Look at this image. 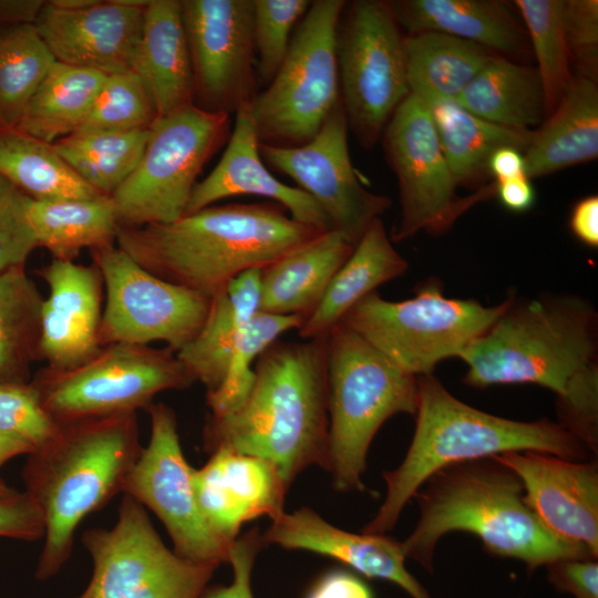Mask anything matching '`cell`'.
<instances>
[{"label":"cell","instance_id":"6da1fadb","mask_svg":"<svg viewBox=\"0 0 598 598\" xmlns=\"http://www.w3.org/2000/svg\"><path fill=\"white\" fill-rule=\"evenodd\" d=\"M243 402L209 414L204 450L226 448L272 463L290 486L305 468L326 470L328 455L327 336L275 341L257 359Z\"/></svg>","mask_w":598,"mask_h":598},{"label":"cell","instance_id":"7a4b0ae2","mask_svg":"<svg viewBox=\"0 0 598 598\" xmlns=\"http://www.w3.org/2000/svg\"><path fill=\"white\" fill-rule=\"evenodd\" d=\"M324 233L265 200L210 205L167 224L118 227L115 243L145 270L212 298L249 269H261Z\"/></svg>","mask_w":598,"mask_h":598},{"label":"cell","instance_id":"3957f363","mask_svg":"<svg viewBox=\"0 0 598 598\" xmlns=\"http://www.w3.org/2000/svg\"><path fill=\"white\" fill-rule=\"evenodd\" d=\"M420 518L402 543L406 558L433 571L437 542L450 532L472 533L494 555L533 570L560 559H597L589 549L550 533L527 506L519 477L494 456L451 464L417 489Z\"/></svg>","mask_w":598,"mask_h":598},{"label":"cell","instance_id":"277c9868","mask_svg":"<svg viewBox=\"0 0 598 598\" xmlns=\"http://www.w3.org/2000/svg\"><path fill=\"white\" fill-rule=\"evenodd\" d=\"M597 313L576 296L514 298L506 310L457 358L474 388L534 383L574 406L598 392Z\"/></svg>","mask_w":598,"mask_h":598},{"label":"cell","instance_id":"5b68a950","mask_svg":"<svg viewBox=\"0 0 598 598\" xmlns=\"http://www.w3.org/2000/svg\"><path fill=\"white\" fill-rule=\"evenodd\" d=\"M142 448L136 413H123L61 423L48 443L29 454L24 492L44 522L38 579L60 571L81 522L123 493Z\"/></svg>","mask_w":598,"mask_h":598},{"label":"cell","instance_id":"8992f818","mask_svg":"<svg viewBox=\"0 0 598 598\" xmlns=\"http://www.w3.org/2000/svg\"><path fill=\"white\" fill-rule=\"evenodd\" d=\"M417 389L411 445L402 463L383 473L385 498L362 533L391 530L424 482L451 464L506 452L534 451L571 461L590 454L557 422H522L480 411L457 400L433 374L417 377Z\"/></svg>","mask_w":598,"mask_h":598},{"label":"cell","instance_id":"52a82bcc","mask_svg":"<svg viewBox=\"0 0 598 598\" xmlns=\"http://www.w3.org/2000/svg\"><path fill=\"white\" fill-rule=\"evenodd\" d=\"M327 378L326 470L337 491H363L367 453L378 430L395 414L415 415L417 377L338 323L327 334Z\"/></svg>","mask_w":598,"mask_h":598},{"label":"cell","instance_id":"ba28073f","mask_svg":"<svg viewBox=\"0 0 598 598\" xmlns=\"http://www.w3.org/2000/svg\"><path fill=\"white\" fill-rule=\"evenodd\" d=\"M514 297L486 307L474 299L445 297L436 281L402 301L373 291L340 321L403 371L430 375L442 360L458 357L506 310Z\"/></svg>","mask_w":598,"mask_h":598},{"label":"cell","instance_id":"9c48e42d","mask_svg":"<svg viewBox=\"0 0 598 598\" xmlns=\"http://www.w3.org/2000/svg\"><path fill=\"white\" fill-rule=\"evenodd\" d=\"M346 4L311 1L272 81L250 102L260 144L308 143L341 99L337 29Z\"/></svg>","mask_w":598,"mask_h":598},{"label":"cell","instance_id":"30bf717a","mask_svg":"<svg viewBox=\"0 0 598 598\" xmlns=\"http://www.w3.org/2000/svg\"><path fill=\"white\" fill-rule=\"evenodd\" d=\"M229 135V114L195 103L156 117L138 164L110 196L118 225L138 227L181 218L200 171Z\"/></svg>","mask_w":598,"mask_h":598},{"label":"cell","instance_id":"8fae6325","mask_svg":"<svg viewBox=\"0 0 598 598\" xmlns=\"http://www.w3.org/2000/svg\"><path fill=\"white\" fill-rule=\"evenodd\" d=\"M194 380L169 348L113 343L69 370L47 368L32 381L59 424L147 410L155 395Z\"/></svg>","mask_w":598,"mask_h":598},{"label":"cell","instance_id":"7c38bea8","mask_svg":"<svg viewBox=\"0 0 598 598\" xmlns=\"http://www.w3.org/2000/svg\"><path fill=\"white\" fill-rule=\"evenodd\" d=\"M337 29L340 96L348 127L372 148L399 105L410 95L404 37L389 1L346 4Z\"/></svg>","mask_w":598,"mask_h":598},{"label":"cell","instance_id":"4fadbf2b","mask_svg":"<svg viewBox=\"0 0 598 598\" xmlns=\"http://www.w3.org/2000/svg\"><path fill=\"white\" fill-rule=\"evenodd\" d=\"M81 540L92 576L79 598H202L218 567L167 548L145 507L127 494L115 525L87 529Z\"/></svg>","mask_w":598,"mask_h":598},{"label":"cell","instance_id":"5bb4252c","mask_svg":"<svg viewBox=\"0 0 598 598\" xmlns=\"http://www.w3.org/2000/svg\"><path fill=\"white\" fill-rule=\"evenodd\" d=\"M389 166L398 179L400 218L390 239L405 240L421 230L443 233L472 205L495 195V184L460 197L440 146L427 105L410 94L382 133Z\"/></svg>","mask_w":598,"mask_h":598},{"label":"cell","instance_id":"9a60e30c","mask_svg":"<svg viewBox=\"0 0 598 598\" xmlns=\"http://www.w3.org/2000/svg\"><path fill=\"white\" fill-rule=\"evenodd\" d=\"M90 251L105 289L102 347L163 341L177 352L196 336L210 298L158 278L115 244Z\"/></svg>","mask_w":598,"mask_h":598},{"label":"cell","instance_id":"2e32d148","mask_svg":"<svg viewBox=\"0 0 598 598\" xmlns=\"http://www.w3.org/2000/svg\"><path fill=\"white\" fill-rule=\"evenodd\" d=\"M151 436L131 468L123 493L148 507L165 526L174 551L200 564L228 561L233 543L207 523L196 501L193 467L179 442L175 412L164 403L147 409Z\"/></svg>","mask_w":598,"mask_h":598},{"label":"cell","instance_id":"e0dca14e","mask_svg":"<svg viewBox=\"0 0 598 598\" xmlns=\"http://www.w3.org/2000/svg\"><path fill=\"white\" fill-rule=\"evenodd\" d=\"M348 128L340 99L308 143L292 147L259 143V153L270 167L310 195L331 228L355 246L369 225L391 206V198L360 183L350 159Z\"/></svg>","mask_w":598,"mask_h":598},{"label":"cell","instance_id":"ac0fdd59","mask_svg":"<svg viewBox=\"0 0 598 598\" xmlns=\"http://www.w3.org/2000/svg\"><path fill=\"white\" fill-rule=\"evenodd\" d=\"M194 103L231 114L256 95L254 0H184Z\"/></svg>","mask_w":598,"mask_h":598},{"label":"cell","instance_id":"d6986e66","mask_svg":"<svg viewBox=\"0 0 598 598\" xmlns=\"http://www.w3.org/2000/svg\"><path fill=\"white\" fill-rule=\"evenodd\" d=\"M494 457L520 480L527 506L554 535L598 556V464L522 451Z\"/></svg>","mask_w":598,"mask_h":598},{"label":"cell","instance_id":"ffe728a7","mask_svg":"<svg viewBox=\"0 0 598 598\" xmlns=\"http://www.w3.org/2000/svg\"><path fill=\"white\" fill-rule=\"evenodd\" d=\"M144 9L100 0L69 11L45 1L33 24L56 62L111 75L132 71Z\"/></svg>","mask_w":598,"mask_h":598},{"label":"cell","instance_id":"44dd1931","mask_svg":"<svg viewBox=\"0 0 598 598\" xmlns=\"http://www.w3.org/2000/svg\"><path fill=\"white\" fill-rule=\"evenodd\" d=\"M40 276L49 292L41 307L39 355L52 370L76 368L103 348L101 274L94 264L53 259Z\"/></svg>","mask_w":598,"mask_h":598},{"label":"cell","instance_id":"7402d4cb","mask_svg":"<svg viewBox=\"0 0 598 598\" xmlns=\"http://www.w3.org/2000/svg\"><path fill=\"white\" fill-rule=\"evenodd\" d=\"M197 504L210 527L229 543L241 526L260 516L271 520L283 513L289 485L269 461L219 448L207 463L193 467Z\"/></svg>","mask_w":598,"mask_h":598},{"label":"cell","instance_id":"603a6c76","mask_svg":"<svg viewBox=\"0 0 598 598\" xmlns=\"http://www.w3.org/2000/svg\"><path fill=\"white\" fill-rule=\"evenodd\" d=\"M235 114L227 147L210 174L195 185L185 214L227 197L255 195L280 204L296 221L320 231L331 230L329 219L310 195L281 183L264 164L250 103Z\"/></svg>","mask_w":598,"mask_h":598},{"label":"cell","instance_id":"cb8c5ba5","mask_svg":"<svg viewBox=\"0 0 598 598\" xmlns=\"http://www.w3.org/2000/svg\"><path fill=\"white\" fill-rule=\"evenodd\" d=\"M265 544L324 555L370 577L391 581L412 598H431L406 570L402 543L385 534H355L340 529L318 513L302 507L281 513L262 534Z\"/></svg>","mask_w":598,"mask_h":598},{"label":"cell","instance_id":"d4e9b609","mask_svg":"<svg viewBox=\"0 0 598 598\" xmlns=\"http://www.w3.org/2000/svg\"><path fill=\"white\" fill-rule=\"evenodd\" d=\"M400 28L409 34L439 32L478 44L502 56L532 53L523 23L495 0L389 1Z\"/></svg>","mask_w":598,"mask_h":598},{"label":"cell","instance_id":"484cf974","mask_svg":"<svg viewBox=\"0 0 598 598\" xmlns=\"http://www.w3.org/2000/svg\"><path fill=\"white\" fill-rule=\"evenodd\" d=\"M132 71L146 85L157 117L194 103L193 68L181 1H148Z\"/></svg>","mask_w":598,"mask_h":598},{"label":"cell","instance_id":"4316f807","mask_svg":"<svg viewBox=\"0 0 598 598\" xmlns=\"http://www.w3.org/2000/svg\"><path fill=\"white\" fill-rule=\"evenodd\" d=\"M353 248L331 229L261 268L259 311L306 319Z\"/></svg>","mask_w":598,"mask_h":598},{"label":"cell","instance_id":"83f0119b","mask_svg":"<svg viewBox=\"0 0 598 598\" xmlns=\"http://www.w3.org/2000/svg\"><path fill=\"white\" fill-rule=\"evenodd\" d=\"M260 269H249L230 280L209 301L207 316L196 336L176 352L194 380L208 392L223 382L233 347L259 312Z\"/></svg>","mask_w":598,"mask_h":598},{"label":"cell","instance_id":"f1b7e54d","mask_svg":"<svg viewBox=\"0 0 598 598\" xmlns=\"http://www.w3.org/2000/svg\"><path fill=\"white\" fill-rule=\"evenodd\" d=\"M406 269L408 261L392 245L383 221L374 219L332 277L320 302L298 329L300 338L326 337L354 305Z\"/></svg>","mask_w":598,"mask_h":598},{"label":"cell","instance_id":"f546056e","mask_svg":"<svg viewBox=\"0 0 598 598\" xmlns=\"http://www.w3.org/2000/svg\"><path fill=\"white\" fill-rule=\"evenodd\" d=\"M598 156L597 82L574 75L524 152L526 176L553 174Z\"/></svg>","mask_w":598,"mask_h":598},{"label":"cell","instance_id":"4dcf8cb0","mask_svg":"<svg viewBox=\"0 0 598 598\" xmlns=\"http://www.w3.org/2000/svg\"><path fill=\"white\" fill-rule=\"evenodd\" d=\"M426 104V103H425ZM441 150L457 186L477 185L489 177L488 163L499 148L525 152L535 130H519L483 120L455 101L426 104Z\"/></svg>","mask_w":598,"mask_h":598},{"label":"cell","instance_id":"1f68e13d","mask_svg":"<svg viewBox=\"0 0 598 598\" xmlns=\"http://www.w3.org/2000/svg\"><path fill=\"white\" fill-rule=\"evenodd\" d=\"M470 113L512 128L532 130L546 120L536 68L493 56L454 100Z\"/></svg>","mask_w":598,"mask_h":598},{"label":"cell","instance_id":"d6a6232c","mask_svg":"<svg viewBox=\"0 0 598 598\" xmlns=\"http://www.w3.org/2000/svg\"><path fill=\"white\" fill-rule=\"evenodd\" d=\"M410 94L424 103L454 101L495 55L478 44L439 32L408 34L403 40Z\"/></svg>","mask_w":598,"mask_h":598},{"label":"cell","instance_id":"836d02e7","mask_svg":"<svg viewBox=\"0 0 598 598\" xmlns=\"http://www.w3.org/2000/svg\"><path fill=\"white\" fill-rule=\"evenodd\" d=\"M27 210L38 247L53 259L73 261L84 248L114 244L120 227L113 200L105 195L60 200L28 197Z\"/></svg>","mask_w":598,"mask_h":598},{"label":"cell","instance_id":"e575fe53","mask_svg":"<svg viewBox=\"0 0 598 598\" xmlns=\"http://www.w3.org/2000/svg\"><path fill=\"white\" fill-rule=\"evenodd\" d=\"M105 79L103 73L55 62L14 128L50 144L72 135L90 113Z\"/></svg>","mask_w":598,"mask_h":598},{"label":"cell","instance_id":"d590c367","mask_svg":"<svg viewBox=\"0 0 598 598\" xmlns=\"http://www.w3.org/2000/svg\"><path fill=\"white\" fill-rule=\"evenodd\" d=\"M0 174L37 200L94 198L102 194L83 182L54 150L14 127L0 128Z\"/></svg>","mask_w":598,"mask_h":598},{"label":"cell","instance_id":"8d00e7d4","mask_svg":"<svg viewBox=\"0 0 598 598\" xmlns=\"http://www.w3.org/2000/svg\"><path fill=\"white\" fill-rule=\"evenodd\" d=\"M43 297L24 267L0 274V383H27L39 355Z\"/></svg>","mask_w":598,"mask_h":598},{"label":"cell","instance_id":"74e56055","mask_svg":"<svg viewBox=\"0 0 598 598\" xmlns=\"http://www.w3.org/2000/svg\"><path fill=\"white\" fill-rule=\"evenodd\" d=\"M150 127L128 132L72 134L53 143L75 174L97 193L111 196L138 164Z\"/></svg>","mask_w":598,"mask_h":598},{"label":"cell","instance_id":"f35d334b","mask_svg":"<svg viewBox=\"0 0 598 598\" xmlns=\"http://www.w3.org/2000/svg\"><path fill=\"white\" fill-rule=\"evenodd\" d=\"M55 59L33 23L0 28V124L16 127Z\"/></svg>","mask_w":598,"mask_h":598},{"label":"cell","instance_id":"ab89813d","mask_svg":"<svg viewBox=\"0 0 598 598\" xmlns=\"http://www.w3.org/2000/svg\"><path fill=\"white\" fill-rule=\"evenodd\" d=\"M543 85L547 116L573 80L561 25L563 0H516Z\"/></svg>","mask_w":598,"mask_h":598},{"label":"cell","instance_id":"60d3db41","mask_svg":"<svg viewBox=\"0 0 598 598\" xmlns=\"http://www.w3.org/2000/svg\"><path fill=\"white\" fill-rule=\"evenodd\" d=\"M305 319L258 312L237 338L229 355L221 384L206 394L209 414L218 415L236 409L247 395L255 377L259 355L286 331L299 329Z\"/></svg>","mask_w":598,"mask_h":598},{"label":"cell","instance_id":"b9f144b4","mask_svg":"<svg viewBox=\"0 0 598 598\" xmlns=\"http://www.w3.org/2000/svg\"><path fill=\"white\" fill-rule=\"evenodd\" d=\"M157 113L153 99L134 71L106 75L90 113L73 134L148 128Z\"/></svg>","mask_w":598,"mask_h":598},{"label":"cell","instance_id":"7bdbcfd3","mask_svg":"<svg viewBox=\"0 0 598 598\" xmlns=\"http://www.w3.org/2000/svg\"><path fill=\"white\" fill-rule=\"evenodd\" d=\"M311 1L254 0V41L257 54V79L268 85L279 70L291 41L297 21Z\"/></svg>","mask_w":598,"mask_h":598},{"label":"cell","instance_id":"ee69618b","mask_svg":"<svg viewBox=\"0 0 598 598\" xmlns=\"http://www.w3.org/2000/svg\"><path fill=\"white\" fill-rule=\"evenodd\" d=\"M60 424L44 409L32 382L0 383V430L34 451L48 443Z\"/></svg>","mask_w":598,"mask_h":598},{"label":"cell","instance_id":"f6af8a7d","mask_svg":"<svg viewBox=\"0 0 598 598\" xmlns=\"http://www.w3.org/2000/svg\"><path fill=\"white\" fill-rule=\"evenodd\" d=\"M28 196L0 174V274L24 267L38 247L29 221Z\"/></svg>","mask_w":598,"mask_h":598},{"label":"cell","instance_id":"bcb514c9","mask_svg":"<svg viewBox=\"0 0 598 598\" xmlns=\"http://www.w3.org/2000/svg\"><path fill=\"white\" fill-rule=\"evenodd\" d=\"M561 25L574 75L597 82L598 1L563 0Z\"/></svg>","mask_w":598,"mask_h":598},{"label":"cell","instance_id":"7dc6e473","mask_svg":"<svg viewBox=\"0 0 598 598\" xmlns=\"http://www.w3.org/2000/svg\"><path fill=\"white\" fill-rule=\"evenodd\" d=\"M264 545L262 534L257 529L237 537L230 546L228 556L234 571L231 584L207 588L202 598H254L251 573L256 556Z\"/></svg>","mask_w":598,"mask_h":598},{"label":"cell","instance_id":"c3c4849f","mask_svg":"<svg viewBox=\"0 0 598 598\" xmlns=\"http://www.w3.org/2000/svg\"><path fill=\"white\" fill-rule=\"evenodd\" d=\"M43 536L42 513L25 492L0 498V537L32 542Z\"/></svg>","mask_w":598,"mask_h":598},{"label":"cell","instance_id":"681fc988","mask_svg":"<svg viewBox=\"0 0 598 598\" xmlns=\"http://www.w3.org/2000/svg\"><path fill=\"white\" fill-rule=\"evenodd\" d=\"M548 581L576 598H598L596 559H560L546 565Z\"/></svg>","mask_w":598,"mask_h":598},{"label":"cell","instance_id":"f907efd6","mask_svg":"<svg viewBox=\"0 0 598 598\" xmlns=\"http://www.w3.org/2000/svg\"><path fill=\"white\" fill-rule=\"evenodd\" d=\"M307 598H373V595L359 577L336 570L321 577Z\"/></svg>","mask_w":598,"mask_h":598},{"label":"cell","instance_id":"816d5d0a","mask_svg":"<svg viewBox=\"0 0 598 598\" xmlns=\"http://www.w3.org/2000/svg\"><path fill=\"white\" fill-rule=\"evenodd\" d=\"M569 228L574 236L589 247L598 246V197L586 196L574 205Z\"/></svg>","mask_w":598,"mask_h":598},{"label":"cell","instance_id":"f5cc1de1","mask_svg":"<svg viewBox=\"0 0 598 598\" xmlns=\"http://www.w3.org/2000/svg\"><path fill=\"white\" fill-rule=\"evenodd\" d=\"M495 195L506 209L516 213L530 209L535 202V189L526 176L495 182Z\"/></svg>","mask_w":598,"mask_h":598},{"label":"cell","instance_id":"db71d44e","mask_svg":"<svg viewBox=\"0 0 598 598\" xmlns=\"http://www.w3.org/2000/svg\"><path fill=\"white\" fill-rule=\"evenodd\" d=\"M488 172L495 182L526 176L524 153L512 147L497 150L489 159Z\"/></svg>","mask_w":598,"mask_h":598},{"label":"cell","instance_id":"11a10c76","mask_svg":"<svg viewBox=\"0 0 598 598\" xmlns=\"http://www.w3.org/2000/svg\"><path fill=\"white\" fill-rule=\"evenodd\" d=\"M43 0H0V28L34 23Z\"/></svg>","mask_w":598,"mask_h":598},{"label":"cell","instance_id":"9f6ffc18","mask_svg":"<svg viewBox=\"0 0 598 598\" xmlns=\"http://www.w3.org/2000/svg\"><path fill=\"white\" fill-rule=\"evenodd\" d=\"M34 450L0 430V468L10 460L22 454H31Z\"/></svg>","mask_w":598,"mask_h":598},{"label":"cell","instance_id":"6f0895ef","mask_svg":"<svg viewBox=\"0 0 598 598\" xmlns=\"http://www.w3.org/2000/svg\"><path fill=\"white\" fill-rule=\"evenodd\" d=\"M100 0H50L51 6L69 11H78L96 4Z\"/></svg>","mask_w":598,"mask_h":598},{"label":"cell","instance_id":"680465c9","mask_svg":"<svg viewBox=\"0 0 598 598\" xmlns=\"http://www.w3.org/2000/svg\"><path fill=\"white\" fill-rule=\"evenodd\" d=\"M19 493L17 489L8 485L2 478H0V498H6Z\"/></svg>","mask_w":598,"mask_h":598},{"label":"cell","instance_id":"91938a15","mask_svg":"<svg viewBox=\"0 0 598 598\" xmlns=\"http://www.w3.org/2000/svg\"><path fill=\"white\" fill-rule=\"evenodd\" d=\"M1 127H2V126H1V124H0V128H1Z\"/></svg>","mask_w":598,"mask_h":598}]
</instances>
